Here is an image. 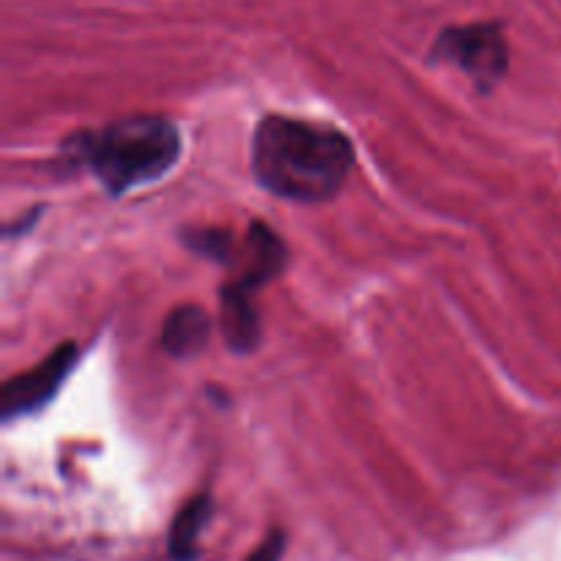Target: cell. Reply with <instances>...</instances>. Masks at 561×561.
I'll return each mask as SVG.
<instances>
[{
	"label": "cell",
	"mask_w": 561,
	"mask_h": 561,
	"mask_svg": "<svg viewBox=\"0 0 561 561\" xmlns=\"http://www.w3.org/2000/svg\"><path fill=\"white\" fill-rule=\"evenodd\" d=\"M354 164V146L334 126L268 115L252 137V170L272 195L321 203L337 195Z\"/></svg>",
	"instance_id": "obj_1"
},
{
	"label": "cell",
	"mask_w": 561,
	"mask_h": 561,
	"mask_svg": "<svg viewBox=\"0 0 561 561\" xmlns=\"http://www.w3.org/2000/svg\"><path fill=\"white\" fill-rule=\"evenodd\" d=\"M431 58L438 64H455L474 80L480 91H491L507 75V36H504V27L499 22L444 27L433 42Z\"/></svg>",
	"instance_id": "obj_3"
},
{
	"label": "cell",
	"mask_w": 561,
	"mask_h": 561,
	"mask_svg": "<svg viewBox=\"0 0 561 561\" xmlns=\"http://www.w3.org/2000/svg\"><path fill=\"white\" fill-rule=\"evenodd\" d=\"M252 290L244 285L230 283L225 285L219 299H222V312H219V329H222L225 343L236 354H250L257 343H261V323H257V312L250 299Z\"/></svg>",
	"instance_id": "obj_6"
},
{
	"label": "cell",
	"mask_w": 561,
	"mask_h": 561,
	"mask_svg": "<svg viewBox=\"0 0 561 561\" xmlns=\"http://www.w3.org/2000/svg\"><path fill=\"white\" fill-rule=\"evenodd\" d=\"M283 548H285V537L279 535V531H272V537H268L266 542H261V548L252 553L250 561H279V557H283Z\"/></svg>",
	"instance_id": "obj_9"
},
{
	"label": "cell",
	"mask_w": 561,
	"mask_h": 561,
	"mask_svg": "<svg viewBox=\"0 0 561 561\" xmlns=\"http://www.w3.org/2000/svg\"><path fill=\"white\" fill-rule=\"evenodd\" d=\"M71 153L113 197L157 181L179 162V126L164 115H126L71 140Z\"/></svg>",
	"instance_id": "obj_2"
},
{
	"label": "cell",
	"mask_w": 561,
	"mask_h": 561,
	"mask_svg": "<svg viewBox=\"0 0 561 561\" xmlns=\"http://www.w3.org/2000/svg\"><path fill=\"white\" fill-rule=\"evenodd\" d=\"M208 334H211V321L206 312L195 305H184L175 307L164 321L162 345L175 359H190L201 354L203 345L208 343Z\"/></svg>",
	"instance_id": "obj_7"
},
{
	"label": "cell",
	"mask_w": 561,
	"mask_h": 561,
	"mask_svg": "<svg viewBox=\"0 0 561 561\" xmlns=\"http://www.w3.org/2000/svg\"><path fill=\"white\" fill-rule=\"evenodd\" d=\"M77 362V348L75 343H64L53 351L44 362H38L33 370L20 373L16 378L3 383V394H0V414L3 420H14V416H27L33 411L44 409L49 400L55 398V392L60 389V383L66 381V376L71 373Z\"/></svg>",
	"instance_id": "obj_4"
},
{
	"label": "cell",
	"mask_w": 561,
	"mask_h": 561,
	"mask_svg": "<svg viewBox=\"0 0 561 561\" xmlns=\"http://www.w3.org/2000/svg\"><path fill=\"white\" fill-rule=\"evenodd\" d=\"M285 244L272 228L261 222H252L247 230L241 247H236L230 266L239 268V277L233 283L244 285L247 290H255L266 279H272L285 266Z\"/></svg>",
	"instance_id": "obj_5"
},
{
	"label": "cell",
	"mask_w": 561,
	"mask_h": 561,
	"mask_svg": "<svg viewBox=\"0 0 561 561\" xmlns=\"http://www.w3.org/2000/svg\"><path fill=\"white\" fill-rule=\"evenodd\" d=\"M208 518H211V499L208 496H195L179 510L173 520V529H170V557L179 561L195 559L197 553V540H201L203 529H206Z\"/></svg>",
	"instance_id": "obj_8"
}]
</instances>
